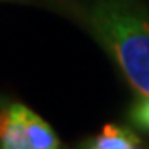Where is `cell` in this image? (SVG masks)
I'll return each mask as SVG.
<instances>
[{"label":"cell","mask_w":149,"mask_h":149,"mask_svg":"<svg viewBox=\"0 0 149 149\" xmlns=\"http://www.w3.org/2000/svg\"><path fill=\"white\" fill-rule=\"evenodd\" d=\"M86 22L139 98L149 96V8L138 0H93Z\"/></svg>","instance_id":"1"},{"label":"cell","mask_w":149,"mask_h":149,"mask_svg":"<svg viewBox=\"0 0 149 149\" xmlns=\"http://www.w3.org/2000/svg\"><path fill=\"white\" fill-rule=\"evenodd\" d=\"M61 146L52 126L22 103H0L2 149H56Z\"/></svg>","instance_id":"2"},{"label":"cell","mask_w":149,"mask_h":149,"mask_svg":"<svg viewBox=\"0 0 149 149\" xmlns=\"http://www.w3.org/2000/svg\"><path fill=\"white\" fill-rule=\"evenodd\" d=\"M83 146L91 149H134L141 146V139L128 128L106 124L96 138L88 139Z\"/></svg>","instance_id":"3"},{"label":"cell","mask_w":149,"mask_h":149,"mask_svg":"<svg viewBox=\"0 0 149 149\" xmlns=\"http://www.w3.org/2000/svg\"><path fill=\"white\" fill-rule=\"evenodd\" d=\"M129 118L134 126H138L139 129H144V131H149V96L139 98L134 103L129 111Z\"/></svg>","instance_id":"4"}]
</instances>
